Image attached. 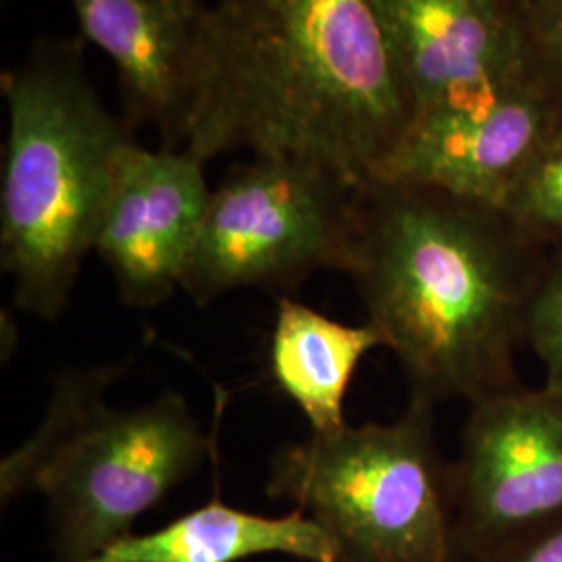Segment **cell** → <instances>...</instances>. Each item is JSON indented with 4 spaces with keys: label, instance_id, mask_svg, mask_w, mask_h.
<instances>
[{
    "label": "cell",
    "instance_id": "cell-1",
    "mask_svg": "<svg viewBox=\"0 0 562 562\" xmlns=\"http://www.w3.org/2000/svg\"><path fill=\"white\" fill-rule=\"evenodd\" d=\"M413 123L369 0H217L209 7L183 150L315 162L364 188Z\"/></svg>",
    "mask_w": 562,
    "mask_h": 562
},
{
    "label": "cell",
    "instance_id": "cell-2",
    "mask_svg": "<svg viewBox=\"0 0 562 562\" xmlns=\"http://www.w3.org/2000/svg\"><path fill=\"white\" fill-rule=\"evenodd\" d=\"M501 211L373 181L357 199L346 271L413 396L477 402L521 387L515 355L543 265Z\"/></svg>",
    "mask_w": 562,
    "mask_h": 562
},
{
    "label": "cell",
    "instance_id": "cell-3",
    "mask_svg": "<svg viewBox=\"0 0 562 562\" xmlns=\"http://www.w3.org/2000/svg\"><path fill=\"white\" fill-rule=\"evenodd\" d=\"M0 86L2 271L21 311L55 322L94 250L111 171L132 134L104 109L71 42H42Z\"/></svg>",
    "mask_w": 562,
    "mask_h": 562
},
{
    "label": "cell",
    "instance_id": "cell-4",
    "mask_svg": "<svg viewBox=\"0 0 562 562\" xmlns=\"http://www.w3.org/2000/svg\"><path fill=\"white\" fill-rule=\"evenodd\" d=\"M123 373L106 364L60 375L27 442L0 467L2 503L41 492L55 521L57 562H88L215 452L178 392L115 408L104 392Z\"/></svg>",
    "mask_w": 562,
    "mask_h": 562
},
{
    "label": "cell",
    "instance_id": "cell-5",
    "mask_svg": "<svg viewBox=\"0 0 562 562\" xmlns=\"http://www.w3.org/2000/svg\"><path fill=\"white\" fill-rule=\"evenodd\" d=\"M267 494L319 522L340 562H452L457 552L434 404L423 398L413 396L396 422L281 448Z\"/></svg>",
    "mask_w": 562,
    "mask_h": 562
},
{
    "label": "cell",
    "instance_id": "cell-6",
    "mask_svg": "<svg viewBox=\"0 0 562 562\" xmlns=\"http://www.w3.org/2000/svg\"><path fill=\"white\" fill-rule=\"evenodd\" d=\"M361 188L315 162L252 157L213 190L181 290L211 302L346 271Z\"/></svg>",
    "mask_w": 562,
    "mask_h": 562
},
{
    "label": "cell",
    "instance_id": "cell-7",
    "mask_svg": "<svg viewBox=\"0 0 562 562\" xmlns=\"http://www.w3.org/2000/svg\"><path fill=\"white\" fill-rule=\"evenodd\" d=\"M454 546L475 561L562 519V392L508 390L471 404L448 469Z\"/></svg>",
    "mask_w": 562,
    "mask_h": 562
},
{
    "label": "cell",
    "instance_id": "cell-8",
    "mask_svg": "<svg viewBox=\"0 0 562 562\" xmlns=\"http://www.w3.org/2000/svg\"><path fill=\"white\" fill-rule=\"evenodd\" d=\"M413 120L477 109L531 83V46L515 0H369ZM517 4V2H515Z\"/></svg>",
    "mask_w": 562,
    "mask_h": 562
},
{
    "label": "cell",
    "instance_id": "cell-9",
    "mask_svg": "<svg viewBox=\"0 0 562 562\" xmlns=\"http://www.w3.org/2000/svg\"><path fill=\"white\" fill-rule=\"evenodd\" d=\"M204 165L183 148L150 150L134 138L121 146L94 252L125 304L155 306L181 288L213 194Z\"/></svg>",
    "mask_w": 562,
    "mask_h": 562
},
{
    "label": "cell",
    "instance_id": "cell-10",
    "mask_svg": "<svg viewBox=\"0 0 562 562\" xmlns=\"http://www.w3.org/2000/svg\"><path fill=\"white\" fill-rule=\"evenodd\" d=\"M561 123L531 81L477 109L417 117L378 176L503 213L515 181Z\"/></svg>",
    "mask_w": 562,
    "mask_h": 562
},
{
    "label": "cell",
    "instance_id": "cell-11",
    "mask_svg": "<svg viewBox=\"0 0 562 562\" xmlns=\"http://www.w3.org/2000/svg\"><path fill=\"white\" fill-rule=\"evenodd\" d=\"M81 34L115 65L125 123L181 148L196 94L209 7L202 0H69Z\"/></svg>",
    "mask_w": 562,
    "mask_h": 562
},
{
    "label": "cell",
    "instance_id": "cell-12",
    "mask_svg": "<svg viewBox=\"0 0 562 562\" xmlns=\"http://www.w3.org/2000/svg\"><path fill=\"white\" fill-rule=\"evenodd\" d=\"M285 554L306 562H340L319 522L296 508L265 517L211 501L159 531L125 536L88 562H238Z\"/></svg>",
    "mask_w": 562,
    "mask_h": 562
},
{
    "label": "cell",
    "instance_id": "cell-13",
    "mask_svg": "<svg viewBox=\"0 0 562 562\" xmlns=\"http://www.w3.org/2000/svg\"><path fill=\"white\" fill-rule=\"evenodd\" d=\"M385 346L367 322L346 325L292 299L278 301L271 336V375L306 417L313 436L346 427L344 404L362 359Z\"/></svg>",
    "mask_w": 562,
    "mask_h": 562
},
{
    "label": "cell",
    "instance_id": "cell-14",
    "mask_svg": "<svg viewBox=\"0 0 562 562\" xmlns=\"http://www.w3.org/2000/svg\"><path fill=\"white\" fill-rule=\"evenodd\" d=\"M503 213L531 236L562 246V123L522 169Z\"/></svg>",
    "mask_w": 562,
    "mask_h": 562
},
{
    "label": "cell",
    "instance_id": "cell-15",
    "mask_svg": "<svg viewBox=\"0 0 562 562\" xmlns=\"http://www.w3.org/2000/svg\"><path fill=\"white\" fill-rule=\"evenodd\" d=\"M525 340L542 362L550 390L562 392V246L543 265L525 315Z\"/></svg>",
    "mask_w": 562,
    "mask_h": 562
},
{
    "label": "cell",
    "instance_id": "cell-16",
    "mask_svg": "<svg viewBox=\"0 0 562 562\" xmlns=\"http://www.w3.org/2000/svg\"><path fill=\"white\" fill-rule=\"evenodd\" d=\"M475 562H562V519Z\"/></svg>",
    "mask_w": 562,
    "mask_h": 562
},
{
    "label": "cell",
    "instance_id": "cell-17",
    "mask_svg": "<svg viewBox=\"0 0 562 562\" xmlns=\"http://www.w3.org/2000/svg\"><path fill=\"white\" fill-rule=\"evenodd\" d=\"M540 21L542 27H546L543 36L562 71V0H546Z\"/></svg>",
    "mask_w": 562,
    "mask_h": 562
},
{
    "label": "cell",
    "instance_id": "cell-18",
    "mask_svg": "<svg viewBox=\"0 0 562 562\" xmlns=\"http://www.w3.org/2000/svg\"><path fill=\"white\" fill-rule=\"evenodd\" d=\"M515 2L521 7L522 11H529L531 18H536V20H540L543 7H546V0H515Z\"/></svg>",
    "mask_w": 562,
    "mask_h": 562
}]
</instances>
